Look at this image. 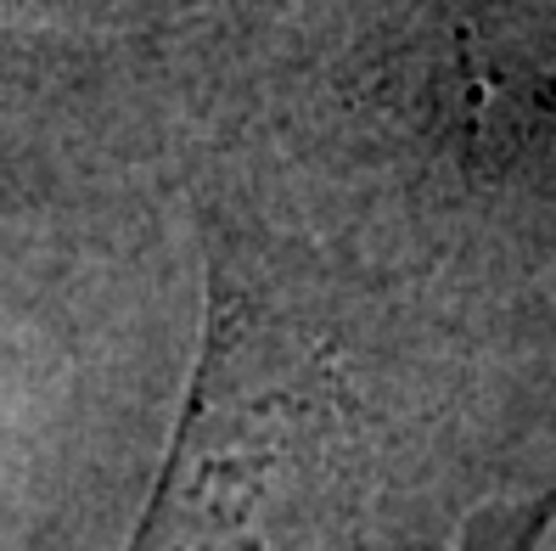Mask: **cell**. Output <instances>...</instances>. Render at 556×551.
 Returning <instances> with one entry per match:
<instances>
[{
	"label": "cell",
	"mask_w": 556,
	"mask_h": 551,
	"mask_svg": "<svg viewBox=\"0 0 556 551\" xmlns=\"http://www.w3.org/2000/svg\"><path fill=\"white\" fill-rule=\"evenodd\" d=\"M332 400L287 361L270 315L214 299L198 395L129 551H320Z\"/></svg>",
	"instance_id": "6da1fadb"
},
{
	"label": "cell",
	"mask_w": 556,
	"mask_h": 551,
	"mask_svg": "<svg viewBox=\"0 0 556 551\" xmlns=\"http://www.w3.org/2000/svg\"><path fill=\"white\" fill-rule=\"evenodd\" d=\"M551 529H556V478L529 501H489V506H478L462 524L455 551H540L551 540Z\"/></svg>",
	"instance_id": "7a4b0ae2"
}]
</instances>
